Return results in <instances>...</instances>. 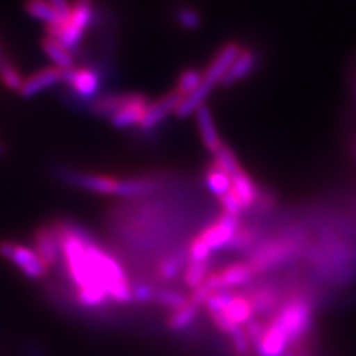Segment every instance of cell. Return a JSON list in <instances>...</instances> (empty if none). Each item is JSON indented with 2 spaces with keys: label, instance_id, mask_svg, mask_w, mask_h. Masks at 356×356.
I'll use <instances>...</instances> for the list:
<instances>
[{
  "label": "cell",
  "instance_id": "35",
  "mask_svg": "<svg viewBox=\"0 0 356 356\" xmlns=\"http://www.w3.org/2000/svg\"><path fill=\"white\" fill-rule=\"evenodd\" d=\"M255 238L257 236H255V232L252 229L239 225L238 230L235 232V235H233L232 241L227 245V250L235 251V252L247 251L254 245Z\"/></svg>",
  "mask_w": 356,
  "mask_h": 356
},
{
  "label": "cell",
  "instance_id": "34",
  "mask_svg": "<svg viewBox=\"0 0 356 356\" xmlns=\"http://www.w3.org/2000/svg\"><path fill=\"white\" fill-rule=\"evenodd\" d=\"M175 19L178 22V26L187 31H195L202 26V15L192 6L178 8L175 13Z\"/></svg>",
  "mask_w": 356,
  "mask_h": 356
},
{
  "label": "cell",
  "instance_id": "44",
  "mask_svg": "<svg viewBox=\"0 0 356 356\" xmlns=\"http://www.w3.org/2000/svg\"><path fill=\"white\" fill-rule=\"evenodd\" d=\"M0 57H2V51H0Z\"/></svg>",
  "mask_w": 356,
  "mask_h": 356
},
{
  "label": "cell",
  "instance_id": "5",
  "mask_svg": "<svg viewBox=\"0 0 356 356\" xmlns=\"http://www.w3.org/2000/svg\"><path fill=\"white\" fill-rule=\"evenodd\" d=\"M297 251V243L291 239H275L263 243L248 259L254 275H260L289 260Z\"/></svg>",
  "mask_w": 356,
  "mask_h": 356
},
{
  "label": "cell",
  "instance_id": "30",
  "mask_svg": "<svg viewBox=\"0 0 356 356\" xmlns=\"http://www.w3.org/2000/svg\"><path fill=\"white\" fill-rule=\"evenodd\" d=\"M202 82L204 72H200L199 69H186L184 72H181L180 76H178L175 89L186 98L187 95L195 92L196 89L202 85Z\"/></svg>",
  "mask_w": 356,
  "mask_h": 356
},
{
  "label": "cell",
  "instance_id": "16",
  "mask_svg": "<svg viewBox=\"0 0 356 356\" xmlns=\"http://www.w3.org/2000/svg\"><path fill=\"white\" fill-rule=\"evenodd\" d=\"M259 63V57L252 49L243 48L242 52L239 54V57L235 60V63L232 64L229 72L226 76L222 77V81L220 82L221 86H232L236 85L238 82H242L252 74Z\"/></svg>",
  "mask_w": 356,
  "mask_h": 356
},
{
  "label": "cell",
  "instance_id": "36",
  "mask_svg": "<svg viewBox=\"0 0 356 356\" xmlns=\"http://www.w3.org/2000/svg\"><path fill=\"white\" fill-rule=\"evenodd\" d=\"M233 297H235V293H232L230 289H222V291H217L213 296H209L204 305L209 316L222 314Z\"/></svg>",
  "mask_w": 356,
  "mask_h": 356
},
{
  "label": "cell",
  "instance_id": "15",
  "mask_svg": "<svg viewBox=\"0 0 356 356\" xmlns=\"http://www.w3.org/2000/svg\"><path fill=\"white\" fill-rule=\"evenodd\" d=\"M196 122H197V129H199V136H200V140H202V144L211 154H214L220 149L222 141L218 136L214 116L211 113V108L207 104L200 106L196 110Z\"/></svg>",
  "mask_w": 356,
  "mask_h": 356
},
{
  "label": "cell",
  "instance_id": "22",
  "mask_svg": "<svg viewBox=\"0 0 356 356\" xmlns=\"http://www.w3.org/2000/svg\"><path fill=\"white\" fill-rule=\"evenodd\" d=\"M205 183L208 191L217 197H220L227 193L229 188L232 187V177L214 162L211 163L205 171Z\"/></svg>",
  "mask_w": 356,
  "mask_h": 356
},
{
  "label": "cell",
  "instance_id": "38",
  "mask_svg": "<svg viewBox=\"0 0 356 356\" xmlns=\"http://www.w3.org/2000/svg\"><path fill=\"white\" fill-rule=\"evenodd\" d=\"M218 200H220V205H221V208H222V213L227 214V216L239 218V216L245 211L243 207H242L241 202H239V199H238L236 193L232 191V187L229 188L227 193L220 196Z\"/></svg>",
  "mask_w": 356,
  "mask_h": 356
},
{
  "label": "cell",
  "instance_id": "23",
  "mask_svg": "<svg viewBox=\"0 0 356 356\" xmlns=\"http://www.w3.org/2000/svg\"><path fill=\"white\" fill-rule=\"evenodd\" d=\"M213 89H214L213 86L202 82V85H200L195 92H192L191 95H187L183 99V103L180 104V107H178L177 111H175V116L180 118V119H186L187 116H191L192 113H196V110L200 106L205 104L209 94L213 92Z\"/></svg>",
  "mask_w": 356,
  "mask_h": 356
},
{
  "label": "cell",
  "instance_id": "3",
  "mask_svg": "<svg viewBox=\"0 0 356 356\" xmlns=\"http://www.w3.org/2000/svg\"><path fill=\"white\" fill-rule=\"evenodd\" d=\"M95 18L94 0H73L70 14L61 21L47 27V36L60 40L69 49L79 47L88 27Z\"/></svg>",
  "mask_w": 356,
  "mask_h": 356
},
{
  "label": "cell",
  "instance_id": "42",
  "mask_svg": "<svg viewBox=\"0 0 356 356\" xmlns=\"http://www.w3.org/2000/svg\"><path fill=\"white\" fill-rule=\"evenodd\" d=\"M48 2L57 9V13L61 15V18H65L70 14L72 9V2L70 0H48Z\"/></svg>",
  "mask_w": 356,
  "mask_h": 356
},
{
  "label": "cell",
  "instance_id": "17",
  "mask_svg": "<svg viewBox=\"0 0 356 356\" xmlns=\"http://www.w3.org/2000/svg\"><path fill=\"white\" fill-rule=\"evenodd\" d=\"M232 191L236 193L239 202L245 211L254 207L260 196L257 184L254 183L251 175L243 170L232 177Z\"/></svg>",
  "mask_w": 356,
  "mask_h": 356
},
{
  "label": "cell",
  "instance_id": "14",
  "mask_svg": "<svg viewBox=\"0 0 356 356\" xmlns=\"http://www.w3.org/2000/svg\"><path fill=\"white\" fill-rule=\"evenodd\" d=\"M289 343L286 334L281 328V325L272 318L266 322V331L263 339L255 350L259 356H284L288 352Z\"/></svg>",
  "mask_w": 356,
  "mask_h": 356
},
{
  "label": "cell",
  "instance_id": "24",
  "mask_svg": "<svg viewBox=\"0 0 356 356\" xmlns=\"http://www.w3.org/2000/svg\"><path fill=\"white\" fill-rule=\"evenodd\" d=\"M24 8L30 17L44 22L47 27L63 19L61 15L57 13V9L48 0H26Z\"/></svg>",
  "mask_w": 356,
  "mask_h": 356
},
{
  "label": "cell",
  "instance_id": "13",
  "mask_svg": "<svg viewBox=\"0 0 356 356\" xmlns=\"http://www.w3.org/2000/svg\"><path fill=\"white\" fill-rule=\"evenodd\" d=\"M63 73L64 70L58 69V67L55 65L44 67V69H40L39 72L33 73L27 79H24L18 92L24 98L39 95L40 92L52 88L54 85H57L58 82H63Z\"/></svg>",
  "mask_w": 356,
  "mask_h": 356
},
{
  "label": "cell",
  "instance_id": "29",
  "mask_svg": "<svg viewBox=\"0 0 356 356\" xmlns=\"http://www.w3.org/2000/svg\"><path fill=\"white\" fill-rule=\"evenodd\" d=\"M184 257L181 254H171L163 259L158 266V275L162 281H174L180 276L181 270L186 267Z\"/></svg>",
  "mask_w": 356,
  "mask_h": 356
},
{
  "label": "cell",
  "instance_id": "1",
  "mask_svg": "<svg viewBox=\"0 0 356 356\" xmlns=\"http://www.w3.org/2000/svg\"><path fill=\"white\" fill-rule=\"evenodd\" d=\"M61 245V261L76 286V300L83 307H102L108 300L119 305L132 302V285L119 260L70 222L54 225Z\"/></svg>",
  "mask_w": 356,
  "mask_h": 356
},
{
  "label": "cell",
  "instance_id": "41",
  "mask_svg": "<svg viewBox=\"0 0 356 356\" xmlns=\"http://www.w3.org/2000/svg\"><path fill=\"white\" fill-rule=\"evenodd\" d=\"M132 298L138 303H150L154 300V289L147 284L137 282L132 285Z\"/></svg>",
  "mask_w": 356,
  "mask_h": 356
},
{
  "label": "cell",
  "instance_id": "28",
  "mask_svg": "<svg viewBox=\"0 0 356 356\" xmlns=\"http://www.w3.org/2000/svg\"><path fill=\"white\" fill-rule=\"evenodd\" d=\"M156 188V183L150 178H128V180H120L119 193L122 197H136L153 192Z\"/></svg>",
  "mask_w": 356,
  "mask_h": 356
},
{
  "label": "cell",
  "instance_id": "27",
  "mask_svg": "<svg viewBox=\"0 0 356 356\" xmlns=\"http://www.w3.org/2000/svg\"><path fill=\"white\" fill-rule=\"evenodd\" d=\"M209 260H193L188 259L184 267V284L187 288L196 289L209 275Z\"/></svg>",
  "mask_w": 356,
  "mask_h": 356
},
{
  "label": "cell",
  "instance_id": "21",
  "mask_svg": "<svg viewBox=\"0 0 356 356\" xmlns=\"http://www.w3.org/2000/svg\"><path fill=\"white\" fill-rule=\"evenodd\" d=\"M252 305L254 314L267 315L270 312H275L276 307L280 306V294H277L270 286H261L255 288L247 296Z\"/></svg>",
  "mask_w": 356,
  "mask_h": 356
},
{
  "label": "cell",
  "instance_id": "9",
  "mask_svg": "<svg viewBox=\"0 0 356 356\" xmlns=\"http://www.w3.org/2000/svg\"><path fill=\"white\" fill-rule=\"evenodd\" d=\"M242 49L243 48L236 42H227L226 44H222L218 52L214 55V58L211 60V63L204 70V82L213 88L220 85L222 77L226 76L232 64L239 57Z\"/></svg>",
  "mask_w": 356,
  "mask_h": 356
},
{
  "label": "cell",
  "instance_id": "43",
  "mask_svg": "<svg viewBox=\"0 0 356 356\" xmlns=\"http://www.w3.org/2000/svg\"><path fill=\"white\" fill-rule=\"evenodd\" d=\"M284 356H298V355H296V353H293V352H286Z\"/></svg>",
  "mask_w": 356,
  "mask_h": 356
},
{
  "label": "cell",
  "instance_id": "4",
  "mask_svg": "<svg viewBox=\"0 0 356 356\" xmlns=\"http://www.w3.org/2000/svg\"><path fill=\"white\" fill-rule=\"evenodd\" d=\"M0 257L13 263L31 281H39L48 275V266L43 263L35 248L15 241H0Z\"/></svg>",
  "mask_w": 356,
  "mask_h": 356
},
{
  "label": "cell",
  "instance_id": "10",
  "mask_svg": "<svg viewBox=\"0 0 356 356\" xmlns=\"http://www.w3.org/2000/svg\"><path fill=\"white\" fill-rule=\"evenodd\" d=\"M239 227L238 218L227 216L222 213L214 222H211L202 232L199 233L200 238H202L208 247L214 251L225 250L227 248L229 242L232 241L233 235Z\"/></svg>",
  "mask_w": 356,
  "mask_h": 356
},
{
  "label": "cell",
  "instance_id": "2",
  "mask_svg": "<svg viewBox=\"0 0 356 356\" xmlns=\"http://www.w3.org/2000/svg\"><path fill=\"white\" fill-rule=\"evenodd\" d=\"M273 319L286 334L289 346H297V350H300L314 324V309L307 297L296 294L280 305Z\"/></svg>",
  "mask_w": 356,
  "mask_h": 356
},
{
  "label": "cell",
  "instance_id": "11",
  "mask_svg": "<svg viewBox=\"0 0 356 356\" xmlns=\"http://www.w3.org/2000/svg\"><path fill=\"white\" fill-rule=\"evenodd\" d=\"M33 248L39 254L43 263L52 269L61 261V245L58 233L55 230L54 225L40 226L36 229L35 236H33Z\"/></svg>",
  "mask_w": 356,
  "mask_h": 356
},
{
  "label": "cell",
  "instance_id": "6",
  "mask_svg": "<svg viewBox=\"0 0 356 356\" xmlns=\"http://www.w3.org/2000/svg\"><path fill=\"white\" fill-rule=\"evenodd\" d=\"M63 82L69 86L72 95L81 99H95L102 88V76L94 67H73L64 70Z\"/></svg>",
  "mask_w": 356,
  "mask_h": 356
},
{
  "label": "cell",
  "instance_id": "33",
  "mask_svg": "<svg viewBox=\"0 0 356 356\" xmlns=\"http://www.w3.org/2000/svg\"><path fill=\"white\" fill-rule=\"evenodd\" d=\"M154 302L166 307L175 310L178 307L184 306L186 303H188V297H186L183 293L175 291V289H170V288H161L156 289L154 291Z\"/></svg>",
  "mask_w": 356,
  "mask_h": 356
},
{
  "label": "cell",
  "instance_id": "8",
  "mask_svg": "<svg viewBox=\"0 0 356 356\" xmlns=\"http://www.w3.org/2000/svg\"><path fill=\"white\" fill-rule=\"evenodd\" d=\"M183 99H184V97L174 88L168 94H165L159 99H156V102H153V103L150 102V104L146 110V115H144L141 124L138 125L140 129L150 131L158 125H161L162 122L171 113L175 115V111L183 103Z\"/></svg>",
  "mask_w": 356,
  "mask_h": 356
},
{
  "label": "cell",
  "instance_id": "45",
  "mask_svg": "<svg viewBox=\"0 0 356 356\" xmlns=\"http://www.w3.org/2000/svg\"><path fill=\"white\" fill-rule=\"evenodd\" d=\"M355 150H356V147H355Z\"/></svg>",
  "mask_w": 356,
  "mask_h": 356
},
{
  "label": "cell",
  "instance_id": "7",
  "mask_svg": "<svg viewBox=\"0 0 356 356\" xmlns=\"http://www.w3.org/2000/svg\"><path fill=\"white\" fill-rule=\"evenodd\" d=\"M150 99L143 94H125V99L115 115H111L110 124L118 129H127L140 125L146 115Z\"/></svg>",
  "mask_w": 356,
  "mask_h": 356
},
{
  "label": "cell",
  "instance_id": "40",
  "mask_svg": "<svg viewBox=\"0 0 356 356\" xmlns=\"http://www.w3.org/2000/svg\"><path fill=\"white\" fill-rule=\"evenodd\" d=\"M243 330H245V332H247V336L251 341V346H254V349H255L263 339V334L266 331V324H263L260 319L252 318L251 321H248L247 324L243 325Z\"/></svg>",
  "mask_w": 356,
  "mask_h": 356
},
{
  "label": "cell",
  "instance_id": "12",
  "mask_svg": "<svg viewBox=\"0 0 356 356\" xmlns=\"http://www.w3.org/2000/svg\"><path fill=\"white\" fill-rule=\"evenodd\" d=\"M70 181L77 187H82L98 195H115L119 193L120 180L107 174H86V172H70Z\"/></svg>",
  "mask_w": 356,
  "mask_h": 356
},
{
  "label": "cell",
  "instance_id": "39",
  "mask_svg": "<svg viewBox=\"0 0 356 356\" xmlns=\"http://www.w3.org/2000/svg\"><path fill=\"white\" fill-rule=\"evenodd\" d=\"M211 248L207 245V242L200 238V235H196L191 243H188V259L193 260H209Z\"/></svg>",
  "mask_w": 356,
  "mask_h": 356
},
{
  "label": "cell",
  "instance_id": "18",
  "mask_svg": "<svg viewBox=\"0 0 356 356\" xmlns=\"http://www.w3.org/2000/svg\"><path fill=\"white\" fill-rule=\"evenodd\" d=\"M217 272L220 277L221 289H232L236 286H242L245 284H248L252 280V276H255L247 261L232 263Z\"/></svg>",
  "mask_w": 356,
  "mask_h": 356
},
{
  "label": "cell",
  "instance_id": "25",
  "mask_svg": "<svg viewBox=\"0 0 356 356\" xmlns=\"http://www.w3.org/2000/svg\"><path fill=\"white\" fill-rule=\"evenodd\" d=\"M125 99V94H106L98 95L89 104V111L98 118H110L120 108Z\"/></svg>",
  "mask_w": 356,
  "mask_h": 356
},
{
  "label": "cell",
  "instance_id": "26",
  "mask_svg": "<svg viewBox=\"0 0 356 356\" xmlns=\"http://www.w3.org/2000/svg\"><path fill=\"white\" fill-rule=\"evenodd\" d=\"M199 307L200 306L192 303L191 300H188V303H186L184 306L171 310L170 316L166 318V325L172 331H181L187 328L196 319L199 314Z\"/></svg>",
  "mask_w": 356,
  "mask_h": 356
},
{
  "label": "cell",
  "instance_id": "19",
  "mask_svg": "<svg viewBox=\"0 0 356 356\" xmlns=\"http://www.w3.org/2000/svg\"><path fill=\"white\" fill-rule=\"evenodd\" d=\"M42 49L48 55V58L54 63L55 67L61 70H70L74 67L73 51L51 36H44L42 40Z\"/></svg>",
  "mask_w": 356,
  "mask_h": 356
},
{
  "label": "cell",
  "instance_id": "31",
  "mask_svg": "<svg viewBox=\"0 0 356 356\" xmlns=\"http://www.w3.org/2000/svg\"><path fill=\"white\" fill-rule=\"evenodd\" d=\"M0 82L10 89V91H19L22 82H24L19 70L9 60H6L3 55L0 57Z\"/></svg>",
  "mask_w": 356,
  "mask_h": 356
},
{
  "label": "cell",
  "instance_id": "37",
  "mask_svg": "<svg viewBox=\"0 0 356 356\" xmlns=\"http://www.w3.org/2000/svg\"><path fill=\"white\" fill-rule=\"evenodd\" d=\"M232 340V348L241 356H248L251 352V341L245 332L243 327H235L233 331L229 334Z\"/></svg>",
  "mask_w": 356,
  "mask_h": 356
},
{
  "label": "cell",
  "instance_id": "20",
  "mask_svg": "<svg viewBox=\"0 0 356 356\" xmlns=\"http://www.w3.org/2000/svg\"><path fill=\"white\" fill-rule=\"evenodd\" d=\"M221 315L225 316L232 325L243 327L248 321L254 318V309L247 296L235 294V297L232 298V302L227 305V307Z\"/></svg>",
  "mask_w": 356,
  "mask_h": 356
},
{
  "label": "cell",
  "instance_id": "32",
  "mask_svg": "<svg viewBox=\"0 0 356 356\" xmlns=\"http://www.w3.org/2000/svg\"><path fill=\"white\" fill-rule=\"evenodd\" d=\"M213 156H214V162L220 166L221 170H225L230 177L236 175L239 171H242V166L236 159L235 153H233V150L229 146H226L225 143L221 144L220 149Z\"/></svg>",
  "mask_w": 356,
  "mask_h": 356
}]
</instances>
